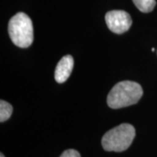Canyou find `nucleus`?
Returning <instances> with one entry per match:
<instances>
[{
    "label": "nucleus",
    "mask_w": 157,
    "mask_h": 157,
    "mask_svg": "<svg viewBox=\"0 0 157 157\" xmlns=\"http://www.w3.org/2000/svg\"><path fill=\"white\" fill-rule=\"evenodd\" d=\"M143 90L140 84L135 81L124 80L115 85L107 95V105L113 109L135 105L140 101Z\"/></svg>",
    "instance_id": "nucleus-1"
},
{
    "label": "nucleus",
    "mask_w": 157,
    "mask_h": 157,
    "mask_svg": "<svg viewBox=\"0 0 157 157\" xmlns=\"http://www.w3.org/2000/svg\"><path fill=\"white\" fill-rule=\"evenodd\" d=\"M135 136V129L131 124H121L104 135L101 144L106 151L122 152L131 146Z\"/></svg>",
    "instance_id": "nucleus-2"
},
{
    "label": "nucleus",
    "mask_w": 157,
    "mask_h": 157,
    "mask_svg": "<svg viewBox=\"0 0 157 157\" xmlns=\"http://www.w3.org/2000/svg\"><path fill=\"white\" fill-rule=\"evenodd\" d=\"M8 33L13 44L20 48H27L33 42V22L24 12H18L10 19Z\"/></svg>",
    "instance_id": "nucleus-3"
},
{
    "label": "nucleus",
    "mask_w": 157,
    "mask_h": 157,
    "mask_svg": "<svg viewBox=\"0 0 157 157\" xmlns=\"http://www.w3.org/2000/svg\"><path fill=\"white\" fill-rule=\"evenodd\" d=\"M108 29L116 34L128 32L132 25V18L127 11L114 10L107 12L105 16Z\"/></svg>",
    "instance_id": "nucleus-4"
},
{
    "label": "nucleus",
    "mask_w": 157,
    "mask_h": 157,
    "mask_svg": "<svg viewBox=\"0 0 157 157\" xmlns=\"http://www.w3.org/2000/svg\"><path fill=\"white\" fill-rule=\"evenodd\" d=\"M73 58L71 55H66L59 60L54 73V78L58 83L61 84L67 80L73 71Z\"/></svg>",
    "instance_id": "nucleus-5"
},
{
    "label": "nucleus",
    "mask_w": 157,
    "mask_h": 157,
    "mask_svg": "<svg viewBox=\"0 0 157 157\" xmlns=\"http://www.w3.org/2000/svg\"><path fill=\"white\" fill-rule=\"evenodd\" d=\"M133 2L139 11L144 13L151 12L156 6L155 0H133Z\"/></svg>",
    "instance_id": "nucleus-6"
},
{
    "label": "nucleus",
    "mask_w": 157,
    "mask_h": 157,
    "mask_svg": "<svg viewBox=\"0 0 157 157\" xmlns=\"http://www.w3.org/2000/svg\"><path fill=\"white\" fill-rule=\"evenodd\" d=\"M12 106L7 101L1 100L0 101V122H5L10 119L12 113Z\"/></svg>",
    "instance_id": "nucleus-7"
},
{
    "label": "nucleus",
    "mask_w": 157,
    "mask_h": 157,
    "mask_svg": "<svg viewBox=\"0 0 157 157\" xmlns=\"http://www.w3.org/2000/svg\"><path fill=\"white\" fill-rule=\"evenodd\" d=\"M59 157H81L80 154L75 149H67L65 150L61 154V155Z\"/></svg>",
    "instance_id": "nucleus-8"
},
{
    "label": "nucleus",
    "mask_w": 157,
    "mask_h": 157,
    "mask_svg": "<svg viewBox=\"0 0 157 157\" xmlns=\"http://www.w3.org/2000/svg\"><path fill=\"white\" fill-rule=\"evenodd\" d=\"M0 157H5V155H3V154L1 153V154H0Z\"/></svg>",
    "instance_id": "nucleus-9"
}]
</instances>
